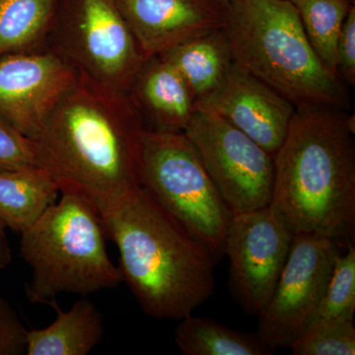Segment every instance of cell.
Segmentation results:
<instances>
[{"label":"cell","mask_w":355,"mask_h":355,"mask_svg":"<svg viewBox=\"0 0 355 355\" xmlns=\"http://www.w3.org/2000/svg\"><path fill=\"white\" fill-rule=\"evenodd\" d=\"M146 130L128 93L79 71L36 139L37 162L62 191L86 200L120 197L140 184Z\"/></svg>","instance_id":"obj_1"},{"label":"cell","mask_w":355,"mask_h":355,"mask_svg":"<svg viewBox=\"0 0 355 355\" xmlns=\"http://www.w3.org/2000/svg\"><path fill=\"white\" fill-rule=\"evenodd\" d=\"M87 200L118 248L123 282L148 316L180 321L214 294V254L144 187Z\"/></svg>","instance_id":"obj_2"},{"label":"cell","mask_w":355,"mask_h":355,"mask_svg":"<svg viewBox=\"0 0 355 355\" xmlns=\"http://www.w3.org/2000/svg\"><path fill=\"white\" fill-rule=\"evenodd\" d=\"M354 116L326 106L296 107L275 155L270 205L293 234L352 239L355 225Z\"/></svg>","instance_id":"obj_3"},{"label":"cell","mask_w":355,"mask_h":355,"mask_svg":"<svg viewBox=\"0 0 355 355\" xmlns=\"http://www.w3.org/2000/svg\"><path fill=\"white\" fill-rule=\"evenodd\" d=\"M223 30L234 62L295 107L350 108L345 84L318 58L291 0H233Z\"/></svg>","instance_id":"obj_4"},{"label":"cell","mask_w":355,"mask_h":355,"mask_svg":"<svg viewBox=\"0 0 355 355\" xmlns=\"http://www.w3.org/2000/svg\"><path fill=\"white\" fill-rule=\"evenodd\" d=\"M20 236L21 257L31 268L25 291L32 304L53 307L62 293L86 297L123 282L110 259L101 219L78 193H60Z\"/></svg>","instance_id":"obj_5"},{"label":"cell","mask_w":355,"mask_h":355,"mask_svg":"<svg viewBox=\"0 0 355 355\" xmlns=\"http://www.w3.org/2000/svg\"><path fill=\"white\" fill-rule=\"evenodd\" d=\"M139 174L141 186L217 261L233 214L186 135L146 128Z\"/></svg>","instance_id":"obj_6"},{"label":"cell","mask_w":355,"mask_h":355,"mask_svg":"<svg viewBox=\"0 0 355 355\" xmlns=\"http://www.w3.org/2000/svg\"><path fill=\"white\" fill-rule=\"evenodd\" d=\"M49 48L123 93L146 60L114 0H60Z\"/></svg>","instance_id":"obj_7"},{"label":"cell","mask_w":355,"mask_h":355,"mask_svg":"<svg viewBox=\"0 0 355 355\" xmlns=\"http://www.w3.org/2000/svg\"><path fill=\"white\" fill-rule=\"evenodd\" d=\"M184 133L232 214L270 205L275 181L272 154L200 104H196Z\"/></svg>","instance_id":"obj_8"},{"label":"cell","mask_w":355,"mask_h":355,"mask_svg":"<svg viewBox=\"0 0 355 355\" xmlns=\"http://www.w3.org/2000/svg\"><path fill=\"white\" fill-rule=\"evenodd\" d=\"M340 242L294 234L272 297L259 315L258 336L273 349L289 347L320 317Z\"/></svg>","instance_id":"obj_9"},{"label":"cell","mask_w":355,"mask_h":355,"mask_svg":"<svg viewBox=\"0 0 355 355\" xmlns=\"http://www.w3.org/2000/svg\"><path fill=\"white\" fill-rule=\"evenodd\" d=\"M293 233L270 205L233 214L223 242L229 286L244 312L259 316L272 297L291 252Z\"/></svg>","instance_id":"obj_10"},{"label":"cell","mask_w":355,"mask_h":355,"mask_svg":"<svg viewBox=\"0 0 355 355\" xmlns=\"http://www.w3.org/2000/svg\"><path fill=\"white\" fill-rule=\"evenodd\" d=\"M79 70L51 48L0 57V118L34 140Z\"/></svg>","instance_id":"obj_11"},{"label":"cell","mask_w":355,"mask_h":355,"mask_svg":"<svg viewBox=\"0 0 355 355\" xmlns=\"http://www.w3.org/2000/svg\"><path fill=\"white\" fill-rule=\"evenodd\" d=\"M203 105L241 130L275 157L286 139L296 107L233 62L219 87Z\"/></svg>","instance_id":"obj_12"},{"label":"cell","mask_w":355,"mask_h":355,"mask_svg":"<svg viewBox=\"0 0 355 355\" xmlns=\"http://www.w3.org/2000/svg\"><path fill=\"white\" fill-rule=\"evenodd\" d=\"M114 1L146 60L225 22V8L216 0Z\"/></svg>","instance_id":"obj_13"},{"label":"cell","mask_w":355,"mask_h":355,"mask_svg":"<svg viewBox=\"0 0 355 355\" xmlns=\"http://www.w3.org/2000/svg\"><path fill=\"white\" fill-rule=\"evenodd\" d=\"M147 130L184 132L196 100L181 74L160 55L144 60L128 92Z\"/></svg>","instance_id":"obj_14"},{"label":"cell","mask_w":355,"mask_h":355,"mask_svg":"<svg viewBox=\"0 0 355 355\" xmlns=\"http://www.w3.org/2000/svg\"><path fill=\"white\" fill-rule=\"evenodd\" d=\"M55 321L27 333V355H86L101 343L104 316L87 298L76 301L69 310L53 306Z\"/></svg>","instance_id":"obj_15"},{"label":"cell","mask_w":355,"mask_h":355,"mask_svg":"<svg viewBox=\"0 0 355 355\" xmlns=\"http://www.w3.org/2000/svg\"><path fill=\"white\" fill-rule=\"evenodd\" d=\"M159 55L181 74L196 103L219 87L234 62L223 28L187 40Z\"/></svg>","instance_id":"obj_16"},{"label":"cell","mask_w":355,"mask_h":355,"mask_svg":"<svg viewBox=\"0 0 355 355\" xmlns=\"http://www.w3.org/2000/svg\"><path fill=\"white\" fill-rule=\"evenodd\" d=\"M60 191L39 165L0 172V221L21 234L58 202Z\"/></svg>","instance_id":"obj_17"},{"label":"cell","mask_w":355,"mask_h":355,"mask_svg":"<svg viewBox=\"0 0 355 355\" xmlns=\"http://www.w3.org/2000/svg\"><path fill=\"white\" fill-rule=\"evenodd\" d=\"M60 0H0V57L49 48Z\"/></svg>","instance_id":"obj_18"},{"label":"cell","mask_w":355,"mask_h":355,"mask_svg":"<svg viewBox=\"0 0 355 355\" xmlns=\"http://www.w3.org/2000/svg\"><path fill=\"white\" fill-rule=\"evenodd\" d=\"M175 343L184 355H270L275 352L258 334L234 330L209 318L180 320Z\"/></svg>","instance_id":"obj_19"},{"label":"cell","mask_w":355,"mask_h":355,"mask_svg":"<svg viewBox=\"0 0 355 355\" xmlns=\"http://www.w3.org/2000/svg\"><path fill=\"white\" fill-rule=\"evenodd\" d=\"M304 28L306 36L322 64L338 76L336 46L352 0H291ZM340 77V76H338Z\"/></svg>","instance_id":"obj_20"},{"label":"cell","mask_w":355,"mask_h":355,"mask_svg":"<svg viewBox=\"0 0 355 355\" xmlns=\"http://www.w3.org/2000/svg\"><path fill=\"white\" fill-rule=\"evenodd\" d=\"M291 349L295 355H354V321L319 317Z\"/></svg>","instance_id":"obj_21"},{"label":"cell","mask_w":355,"mask_h":355,"mask_svg":"<svg viewBox=\"0 0 355 355\" xmlns=\"http://www.w3.org/2000/svg\"><path fill=\"white\" fill-rule=\"evenodd\" d=\"M355 312V248L347 242V251L336 257L324 291L320 317L354 321Z\"/></svg>","instance_id":"obj_22"},{"label":"cell","mask_w":355,"mask_h":355,"mask_svg":"<svg viewBox=\"0 0 355 355\" xmlns=\"http://www.w3.org/2000/svg\"><path fill=\"white\" fill-rule=\"evenodd\" d=\"M38 165L34 141L0 118V172Z\"/></svg>","instance_id":"obj_23"},{"label":"cell","mask_w":355,"mask_h":355,"mask_svg":"<svg viewBox=\"0 0 355 355\" xmlns=\"http://www.w3.org/2000/svg\"><path fill=\"white\" fill-rule=\"evenodd\" d=\"M27 333L17 311L0 295V355L26 354Z\"/></svg>","instance_id":"obj_24"},{"label":"cell","mask_w":355,"mask_h":355,"mask_svg":"<svg viewBox=\"0 0 355 355\" xmlns=\"http://www.w3.org/2000/svg\"><path fill=\"white\" fill-rule=\"evenodd\" d=\"M338 73L345 85L355 84V4L345 18L336 46Z\"/></svg>","instance_id":"obj_25"},{"label":"cell","mask_w":355,"mask_h":355,"mask_svg":"<svg viewBox=\"0 0 355 355\" xmlns=\"http://www.w3.org/2000/svg\"><path fill=\"white\" fill-rule=\"evenodd\" d=\"M12 261V249L7 235L6 226L0 221V270H4Z\"/></svg>","instance_id":"obj_26"},{"label":"cell","mask_w":355,"mask_h":355,"mask_svg":"<svg viewBox=\"0 0 355 355\" xmlns=\"http://www.w3.org/2000/svg\"><path fill=\"white\" fill-rule=\"evenodd\" d=\"M216 1L218 2L219 4H221V6L225 8V7H227L233 0H216Z\"/></svg>","instance_id":"obj_27"}]
</instances>
